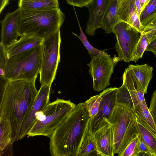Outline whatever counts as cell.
I'll return each instance as SVG.
<instances>
[{"label":"cell","instance_id":"cell-37","mask_svg":"<svg viewBox=\"0 0 156 156\" xmlns=\"http://www.w3.org/2000/svg\"><path fill=\"white\" fill-rule=\"evenodd\" d=\"M140 3L142 11L148 3L150 0H139Z\"/></svg>","mask_w":156,"mask_h":156},{"label":"cell","instance_id":"cell-29","mask_svg":"<svg viewBox=\"0 0 156 156\" xmlns=\"http://www.w3.org/2000/svg\"><path fill=\"white\" fill-rule=\"evenodd\" d=\"M146 35L150 42L156 38V17L145 27L141 33Z\"/></svg>","mask_w":156,"mask_h":156},{"label":"cell","instance_id":"cell-11","mask_svg":"<svg viewBox=\"0 0 156 156\" xmlns=\"http://www.w3.org/2000/svg\"><path fill=\"white\" fill-rule=\"evenodd\" d=\"M51 87V85H48L41 86L34 101L22 124L19 140L27 136L34 123L36 113L49 103Z\"/></svg>","mask_w":156,"mask_h":156},{"label":"cell","instance_id":"cell-9","mask_svg":"<svg viewBox=\"0 0 156 156\" xmlns=\"http://www.w3.org/2000/svg\"><path fill=\"white\" fill-rule=\"evenodd\" d=\"M91 58L87 65L92 78L93 88L95 91H100L110 85V80L115 63L108 54L94 56Z\"/></svg>","mask_w":156,"mask_h":156},{"label":"cell","instance_id":"cell-28","mask_svg":"<svg viewBox=\"0 0 156 156\" xmlns=\"http://www.w3.org/2000/svg\"><path fill=\"white\" fill-rule=\"evenodd\" d=\"M139 142L138 134L131 141L119 156H140Z\"/></svg>","mask_w":156,"mask_h":156},{"label":"cell","instance_id":"cell-3","mask_svg":"<svg viewBox=\"0 0 156 156\" xmlns=\"http://www.w3.org/2000/svg\"><path fill=\"white\" fill-rule=\"evenodd\" d=\"M65 18L59 8L38 10L20 9L18 29L20 37L43 39L59 30Z\"/></svg>","mask_w":156,"mask_h":156},{"label":"cell","instance_id":"cell-6","mask_svg":"<svg viewBox=\"0 0 156 156\" xmlns=\"http://www.w3.org/2000/svg\"><path fill=\"white\" fill-rule=\"evenodd\" d=\"M114 136L115 153L118 156L139 133L133 112L116 105L109 119Z\"/></svg>","mask_w":156,"mask_h":156},{"label":"cell","instance_id":"cell-12","mask_svg":"<svg viewBox=\"0 0 156 156\" xmlns=\"http://www.w3.org/2000/svg\"><path fill=\"white\" fill-rule=\"evenodd\" d=\"M20 9L18 8L14 11L7 14L1 22V43L5 49L18 40L20 37L18 22Z\"/></svg>","mask_w":156,"mask_h":156},{"label":"cell","instance_id":"cell-25","mask_svg":"<svg viewBox=\"0 0 156 156\" xmlns=\"http://www.w3.org/2000/svg\"><path fill=\"white\" fill-rule=\"evenodd\" d=\"M75 11L76 16L77 19V21L80 30V36H78L76 34L73 32H72L73 34L77 37L80 39L83 44L84 46L88 51L89 54L91 57L97 55H98L107 54V53L105 51H100L98 49L93 47L92 45L90 44L89 42L88 41L86 35L83 31L80 23L79 20H78L76 12L75 10Z\"/></svg>","mask_w":156,"mask_h":156},{"label":"cell","instance_id":"cell-1","mask_svg":"<svg viewBox=\"0 0 156 156\" xmlns=\"http://www.w3.org/2000/svg\"><path fill=\"white\" fill-rule=\"evenodd\" d=\"M35 81L0 76V117L10 123L12 143L19 140L22 124L37 95Z\"/></svg>","mask_w":156,"mask_h":156},{"label":"cell","instance_id":"cell-21","mask_svg":"<svg viewBox=\"0 0 156 156\" xmlns=\"http://www.w3.org/2000/svg\"><path fill=\"white\" fill-rule=\"evenodd\" d=\"M134 114L140 136L155 154L156 151V136L139 116L136 113Z\"/></svg>","mask_w":156,"mask_h":156},{"label":"cell","instance_id":"cell-10","mask_svg":"<svg viewBox=\"0 0 156 156\" xmlns=\"http://www.w3.org/2000/svg\"><path fill=\"white\" fill-rule=\"evenodd\" d=\"M117 89L116 87H110L100 94L101 99L98 113L90 121L89 130L92 134L109 124V119L116 105Z\"/></svg>","mask_w":156,"mask_h":156},{"label":"cell","instance_id":"cell-5","mask_svg":"<svg viewBox=\"0 0 156 156\" xmlns=\"http://www.w3.org/2000/svg\"><path fill=\"white\" fill-rule=\"evenodd\" d=\"M42 44L7 58L4 77L9 80H36L41 69Z\"/></svg>","mask_w":156,"mask_h":156},{"label":"cell","instance_id":"cell-4","mask_svg":"<svg viewBox=\"0 0 156 156\" xmlns=\"http://www.w3.org/2000/svg\"><path fill=\"white\" fill-rule=\"evenodd\" d=\"M70 100L57 99L49 103L36 115L34 123L27 136L49 137L74 108Z\"/></svg>","mask_w":156,"mask_h":156},{"label":"cell","instance_id":"cell-20","mask_svg":"<svg viewBox=\"0 0 156 156\" xmlns=\"http://www.w3.org/2000/svg\"><path fill=\"white\" fill-rule=\"evenodd\" d=\"M99 156L100 155L94 135L90 131L89 125L80 146L78 156Z\"/></svg>","mask_w":156,"mask_h":156},{"label":"cell","instance_id":"cell-39","mask_svg":"<svg viewBox=\"0 0 156 156\" xmlns=\"http://www.w3.org/2000/svg\"><path fill=\"white\" fill-rule=\"evenodd\" d=\"M155 156H156V151L155 152Z\"/></svg>","mask_w":156,"mask_h":156},{"label":"cell","instance_id":"cell-27","mask_svg":"<svg viewBox=\"0 0 156 156\" xmlns=\"http://www.w3.org/2000/svg\"><path fill=\"white\" fill-rule=\"evenodd\" d=\"M101 99V96L99 94L90 97L84 102L90 119L98 113Z\"/></svg>","mask_w":156,"mask_h":156},{"label":"cell","instance_id":"cell-14","mask_svg":"<svg viewBox=\"0 0 156 156\" xmlns=\"http://www.w3.org/2000/svg\"><path fill=\"white\" fill-rule=\"evenodd\" d=\"M117 15L120 21L126 22L142 33L144 27L141 24L136 0H117Z\"/></svg>","mask_w":156,"mask_h":156},{"label":"cell","instance_id":"cell-13","mask_svg":"<svg viewBox=\"0 0 156 156\" xmlns=\"http://www.w3.org/2000/svg\"><path fill=\"white\" fill-rule=\"evenodd\" d=\"M112 0H94L87 7L89 19L85 32L90 36H93L95 31L100 28L104 16Z\"/></svg>","mask_w":156,"mask_h":156},{"label":"cell","instance_id":"cell-34","mask_svg":"<svg viewBox=\"0 0 156 156\" xmlns=\"http://www.w3.org/2000/svg\"><path fill=\"white\" fill-rule=\"evenodd\" d=\"M0 156L12 155L13 154L12 144H10L6 146L2 150L0 151Z\"/></svg>","mask_w":156,"mask_h":156},{"label":"cell","instance_id":"cell-26","mask_svg":"<svg viewBox=\"0 0 156 156\" xmlns=\"http://www.w3.org/2000/svg\"><path fill=\"white\" fill-rule=\"evenodd\" d=\"M149 43L148 39L146 35L141 34L140 37L134 50L131 61L136 62L142 57Z\"/></svg>","mask_w":156,"mask_h":156},{"label":"cell","instance_id":"cell-38","mask_svg":"<svg viewBox=\"0 0 156 156\" xmlns=\"http://www.w3.org/2000/svg\"><path fill=\"white\" fill-rule=\"evenodd\" d=\"M9 0H6L8 2H9Z\"/></svg>","mask_w":156,"mask_h":156},{"label":"cell","instance_id":"cell-33","mask_svg":"<svg viewBox=\"0 0 156 156\" xmlns=\"http://www.w3.org/2000/svg\"><path fill=\"white\" fill-rule=\"evenodd\" d=\"M149 109L153 120L156 124V89L153 92L151 97Z\"/></svg>","mask_w":156,"mask_h":156},{"label":"cell","instance_id":"cell-35","mask_svg":"<svg viewBox=\"0 0 156 156\" xmlns=\"http://www.w3.org/2000/svg\"><path fill=\"white\" fill-rule=\"evenodd\" d=\"M145 51L152 52L156 56V38L150 42L147 47Z\"/></svg>","mask_w":156,"mask_h":156},{"label":"cell","instance_id":"cell-18","mask_svg":"<svg viewBox=\"0 0 156 156\" xmlns=\"http://www.w3.org/2000/svg\"><path fill=\"white\" fill-rule=\"evenodd\" d=\"M18 7L20 9L38 10L59 8L58 0H20Z\"/></svg>","mask_w":156,"mask_h":156},{"label":"cell","instance_id":"cell-7","mask_svg":"<svg viewBox=\"0 0 156 156\" xmlns=\"http://www.w3.org/2000/svg\"><path fill=\"white\" fill-rule=\"evenodd\" d=\"M61 42L60 30L43 39L41 69L39 73L41 86L51 85L60 61Z\"/></svg>","mask_w":156,"mask_h":156},{"label":"cell","instance_id":"cell-23","mask_svg":"<svg viewBox=\"0 0 156 156\" xmlns=\"http://www.w3.org/2000/svg\"><path fill=\"white\" fill-rule=\"evenodd\" d=\"M116 105L125 107L133 111L134 105L130 94L123 84L118 88L116 95Z\"/></svg>","mask_w":156,"mask_h":156},{"label":"cell","instance_id":"cell-22","mask_svg":"<svg viewBox=\"0 0 156 156\" xmlns=\"http://www.w3.org/2000/svg\"><path fill=\"white\" fill-rule=\"evenodd\" d=\"M0 149L2 151L9 144H13L10 123L3 117H0Z\"/></svg>","mask_w":156,"mask_h":156},{"label":"cell","instance_id":"cell-8","mask_svg":"<svg viewBox=\"0 0 156 156\" xmlns=\"http://www.w3.org/2000/svg\"><path fill=\"white\" fill-rule=\"evenodd\" d=\"M113 33L116 39L115 48L118 55L116 59L117 62L131 61L134 50L141 33L129 24L121 21L114 27Z\"/></svg>","mask_w":156,"mask_h":156},{"label":"cell","instance_id":"cell-32","mask_svg":"<svg viewBox=\"0 0 156 156\" xmlns=\"http://www.w3.org/2000/svg\"><path fill=\"white\" fill-rule=\"evenodd\" d=\"M94 0H66L67 3L74 6L87 7Z\"/></svg>","mask_w":156,"mask_h":156},{"label":"cell","instance_id":"cell-17","mask_svg":"<svg viewBox=\"0 0 156 156\" xmlns=\"http://www.w3.org/2000/svg\"><path fill=\"white\" fill-rule=\"evenodd\" d=\"M132 71L140 83L144 94L147 93L149 82L153 76V68L145 64L129 65L128 67Z\"/></svg>","mask_w":156,"mask_h":156},{"label":"cell","instance_id":"cell-19","mask_svg":"<svg viewBox=\"0 0 156 156\" xmlns=\"http://www.w3.org/2000/svg\"><path fill=\"white\" fill-rule=\"evenodd\" d=\"M117 0H112L104 16L101 28L107 34L113 33L115 26L120 21L117 15Z\"/></svg>","mask_w":156,"mask_h":156},{"label":"cell","instance_id":"cell-24","mask_svg":"<svg viewBox=\"0 0 156 156\" xmlns=\"http://www.w3.org/2000/svg\"><path fill=\"white\" fill-rule=\"evenodd\" d=\"M156 17V0H150L139 16L141 25L145 27Z\"/></svg>","mask_w":156,"mask_h":156},{"label":"cell","instance_id":"cell-31","mask_svg":"<svg viewBox=\"0 0 156 156\" xmlns=\"http://www.w3.org/2000/svg\"><path fill=\"white\" fill-rule=\"evenodd\" d=\"M7 57L5 49L2 44H0V75L4 77V70Z\"/></svg>","mask_w":156,"mask_h":156},{"label":"cell","instance_id":"cell-2","mask_svg":"<svg viewBox=\"0 0 156 156\" xmlns=\"http://www.w3.org/2000/svg\"><path fill=\"white\" fill-rule=\"evenodd\" d=\"M90 119L84 102L76 105L71 113L49 137L51 155L78 156Z\"/></svg>","mask_w":156,"mask_h":156},{"label":"cell","instance_id":"cell-15","mask_svg":"<svg viewBox=\"0 0 156 156\" xmlns=\"http://www.w3.org/2000/svg\"><path fill=\"white\" fill-rule=\"evenodd\" d=\"M93 135L100 156H114L115 154L114 139L110 125L103 127Z\"/></svg>","mask_w":156,"mask_h":156},{"label":"cell","instance_id":"cell-30","mask_svg":"<svg viewBox=\"0 0 156 156\" xmlns=\"http://www.w3.org/2000/svg\"><path fill=\"white\" fill-rule=\"evenodd\" d=\"M139 137L140 156H155L150 147L143 140L139 133Z\"/></svg>","mask_w":156,"mask_h":156},{"label":"cell","instance_id":"cell-36","mask_svg":"<svg viewBox=\"0 0 156 156\" xmlns=\"http://www.w3.org/2000/svg\"><path fill=\"white\" fill-rule=\"evenodd\" d=\"M6 0H0V13L3 10L5 6L8 4Z\"/></svg>","mask_w":156,"mask_h":156},{"label":"cell","instance_id":"cell-16","mask_svg":"<svg viewBox=\"0 0 156 156\" xmlns=\"http://www.w3.org/2000/svg\"><path fill=\"white\" fill-rule=\"evenodd\" d=\"M43 39L34 37H20L16 42L6 48L8 58L29 50L42 44Z\"/></svg>","mask_w":156,"mask_h":156}]
</instances>
